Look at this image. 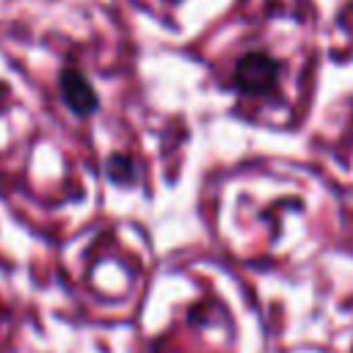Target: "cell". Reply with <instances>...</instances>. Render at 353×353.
Masks as SVG:
<instances>
[{
	"instance_id": "cell-1",
	"label": "cell",
	"mask_w": 353,
	"mask_h": 353,
	"mask_svg": "<svg viewBox=\"0 0 353 353\" xmlns=\"http://www.w3.org/2000/svg\"><path fill=\"white\" fill-rule=\"evenodd\" d=\"M234 77H237V85L243 91H265V88H270L276 69L265 55H248L240 61Z\"/></svg>"
},
{
	"instance_id": "cell-2",
	"label": "cell",
	"mask_w": 353,
	"mask_h": 353,
	"mask_svg": "<svg viewBox=\"0 0 353 353\" xmlns=\"http://www.w3.org/2000/svg\"><path fill=\"white\" fill-rule=\"evenodd\" d=\"M61 88H63V97L74 113H91L97 108V94L77 69H66L61 74Z\"/></svg>"
}]
</instances>
